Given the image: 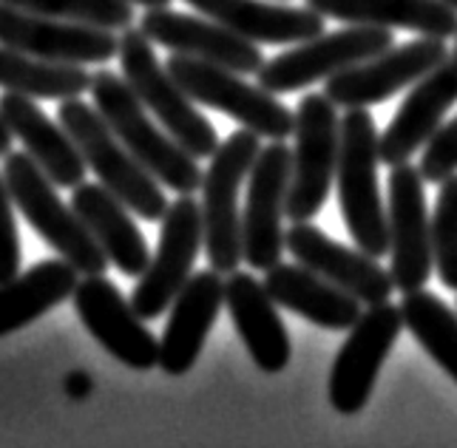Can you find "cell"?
Segmentation results:
<instances>
[{"label":"cell","instance_id":"1","mask_svg":"<svg viewBox=\"0 0 457 448\" xmlns=\"http://www.w3.org/2000/svg\"><path fill=\"white\" fill-rule=\"evenodd\" d=\"M381 162V134L367 108H346L341 117L338 151V211L353 242L381 259L389 253V216L378 185Z\"/></svg>","mask_w":457,"mask_h":448},{"label":"cell","instance_id":"2","mask_svg":"<svg viewBox=\"0 0 457 448\" xmlns=\"http://www.w3.org/2000/svg\"><path fill=\"white\" fill-rule=\"evenodd\" d=\"M91 97L94 108L112 125L122 145L165 187H170L173 194H194L202 187L204 170L199 168V159L187 153L165 128H156V122L148 117L145 103L134 94L129 79L117 71L97 69L91 79Z\"/></svg>","mask_w":457,"mask_h":448},{"label":"cell","instance_id":"3","mask_svg":"<svg viewBox=\"0 0 457 448\" xmlns=\"http://www.w3.org/2000/svg\"><path fill=\"white\" fill-rule=\"evenodd\" d=\"M57 120L77 142L88 170L97 176L100 185H105L143 221H162L170 204L165 199L162 182L122 145L97 108L80 97H69L60 100Z\"/></svg>","mask_w":457,"mask_h":448},{"label":"cell","instance_id":"4","mask_svg":"<svg viewBox=\"0 0 457 448\" xmlns=\"http://www.w3.org/2000/svg\"><path fill=\"white\" fill-rule=\"evenodd\" d=\"M120 71L129 79L134 94L145 103L151 114L162 122L165 131L196 159H211L222 145L216 137V128L194 108L196 103L187 97V91L173 79L168 66L156 60L154 43L139 26L122 29L120 35Z\"/></svg>","mask_w":457,"mask_h":448},{"label":"cell","instance_id":"5","mask_svg":"<svg viewBox=\"0 0 457 448\" xmlns=\"http://www.w3.org/2000/svg\"><path fill=\"white\" fill-rule=\"evenodd\" d=\"M4 159V179L9 185V194L26 221L37 230V236L62 259L71 261L83 276H103L112 261L94 242V236L74 207L57 196L54 182L46 176V170L26 151H12Z\"/></svg>","mask_w":457,"mask_h":448},{"label":"cell","instance_id":"6","mask_svg":"<svg viewBox=\"0 0 457 448\" xmlns=\"http://www.w3.org/2000/svg\"><path fill=\"white\" fill-rule=\"evenodd\" d=\"M259 134L242 128L233 131L211 156V168L202 176V221H204V253L213 270L222 276L233 273L242 259V216L239 190L256 165L262 151Z\"/></svg>","mask_w":457,"mask_h":448},{"label":"cell","instance_id":"7","mask_svg":"<svg viewBox=\"0 0 457 448\" xmlns=\"http://www.w3.org/2000/svg\"><path fill=\"white\" fill-rule=\"evenodd\" d=\"M165 66L194 103L219 111L264 139H287L295 134V111L273 91L245 83L239 71L177 52L168 57Z\"/></svg>","mask_w":457,"mask_h":448},{"label":"cell","instance_id":"8","mask_svg":"<svg viewBox=\"0 0 457 448\" xmlns=\"http://www.w3.org/2000/svg\"><path fill=\"white\" fill-rule=\"evenodd\" d=\"M341 117L327 94H307L295 105V148L287 194V219L310 221L327 204L338 170Z\"/></svg>","mask_w":457,"mask_h":448},{"label":"cell","instance_id":"9","mask_svg":"<svg viewBox=\"0 0 457 448\" xmlns=\"http://www.w3.org/2000/svg\"><path fill=\"white\" fill-rule=\"evenodd\" d=\"M392 46V29L384 26H358L346 23V29L324 31V35L295 43L290 52L278 54L273 60H264L256 71L259 86L273 94L302 91L319 79H327L364 62L375 54L386 52Z\"/></svg>","mask_w":457,"mask_h":448},{"label":"cell","instance_id":"10","mask_svg":"<svg viewBox=\"0 0 457 448\" xmlns=\"http://www.w3.org/2000/svg\"><path fill=\"white\" fill-rule=\"evenodd\" d=\"M204 247V221H202V204L191 194H179L168 204V213L162 216L160 230V247L151 255V264L139 284L131 293V307L154 321L165 310H170L173 298L194 276L196 255Z\"/></svg>","mask_w":457,"mask_h":448},{"label":"cell","instance_id":"11","mask_svg":"<svg viewBox=\"0 0 457 448\" xmlns=\"http://www.w3.org/2000/svg\"><path fill=\"white\" fill-rule=\"evenodd\" d=\"M401 307L389 301L372 303L370 310L361 312V318L350 327L344 346L338 349L333 369H329L327 397L336 411L355 414L367 406L381 366L401 338Z\"/></svg>","mask_w":457,"mask_h":448},{"label":"cell","instance_id":"12","mask_svg":"<svg viewBox=\"0 0 457 448\" xmlns=\"http://www.w3.org/2000/svg\"><path fill=\"white\" fill-rule=\"evenodd\" d=\"M293 173V151L285 139H270V145L262 148L256 165L247 176V202L242 213V259L267 273L281 261L285 253V228L281 219H287V194Z\"/></svg>","mask_w":457,"mask_h":448},{"label":"cell","instance_id":"13","mask_svg":"<svg viewBox=\"0 0 457 448\" xmlns=\"http://www.w3.org/2000/svg\"><path fill=\"white\" fill-rule=\"evenodd\" d=\"M423 182L427 179H423L420 168L409 162L392 165L389 199H386L389 253H392L389 273L392 281H395V290L401 293H412L427 286L435 267L432 219L427 211Z\"/></svg>","mask_w":457,"mask_h":448},{"label":"cell","instance_id":"14","mask_svg":"<svg viewBox=\"0 0 457 448\" xmlns=\"http://www.w3.org/2000/svg\"><path fill=\"white\" fill-rule=\"evenodd\" d=\"M0 46L40 60L103 66L120 54V35L103 26L43 18L0 0Z\"/></svg>","mask_w":457,"mask_h":448},{"label":"cell","instance_id":"15","mask_svg":"<svg viewBox=\"0 0 457 448\" xmlns=\"http://www.w3.org/2000/svg\"><path fill=\"white\" fill-rule=\"evenodd\" d=\"M449 54L444 37H423L389 46L386 52L375 54L364 62L344 69L327 79L324 94L338 108H370L389 100L392 94L412 88L418 79L432 71Z\"/></svg>","mask_w":457,"mask_h":448},{"label":"cell","instance_id":"16","mask_svg":"<svg viewBox=\"0 0 457 448\" xmlns=\"http://www.w3.org/2000/svg\"><path fill=\"white\" fill-rule=\"evenodd\" d=\"M74 310L97 344L129 369L148 372L160 366V338L105 276L80 278L74 290Z\"/></svg>","mask_w":457,"mask_h":448},{"label":"cell","instance_id":"17","mask_svg":"<svg viewBox=\"0 0 457 448\" xmlns=\"http://www.w3.org/2000/svg\"><path fill=\"white\" fill-rule=\"evenodd\" d=\"M285 247L290 255L310 270H315L327 281L355 295L364 307L384 303L395 293V281L386 267L378 264L375 255L364 250H353L333 236H327L310 221H293L285 230Z\"/></svg>","mask_w":457,"mask_h":448},{"label":"cell","instance_id":"18","mask_svg":"<svg viewBox=\"0 0 457 448\" xmlns=\"http://www.w3.org/2000/svg\"><path fill=\"white\" fill-rule=\"evenodd\" d=\"M139 29L151 37V43L165 46V49L187 54L196 60H208L216 66L233 69L239 74H256L264 62L259 43L245 40L228 26L211 18H194V14L173 12L170 6L145 9Z\"/></svg>","mask_w":457,"mask_h":448},{"label":"cell","instance_id":"19","mask_svg":"<svg viewBox=\"0 0 457 448\" xmlns=\"http://www.w3.org/2000/svg\"><path fill=\"white\" fill-rule=\"evenodd\" d=\"M454 103H457V43L406 94L398 114L392 117L386 131L381 134V162L389 168L409 162L415 151L427 145L429 137L444 125L446 111Z\"/></svg>","mask_w":457,"mask_h":448},{"label":"cell","instance_id":"20","mask_svg":"<svg viewBox=\"0 0 457 448\" xmlns=\"http://www.w3.org/2000/svg\"><path fill=\"white\" fill-rule=\"evenodd\" d=\"M225 307V278L219 270H199L173 298L168 324L160 338V366L170 377L194 369L202 346Z\"/></svg>","mask_w":457,"mask_h":448},{"label":"cell","instance_id":"21","mask_svg":"<svg viewBox=\"0 0 457 448\" xmlns=\"http://www.w3.org/2000/svg\"><path fill=\"white\" fill-rule=\"evenodd\" d=\"M225 307L262 372L276 375L290 363V335L278 315V303L253 273L233 270L225 281Z\"/></svg>","mask_w":457,"mask_h":448},{"label":"cell","instance_id":"22","mask_svg":"<svg viewBox=\"0 0 457 448\" xmlns=\"http://www.w3.org/2000/svg\"><path fill=\"white\" fill-rule=\"evenodd\" d=\"M0 117L6 120L14 139L23 142L26 153L46 170L57 187H77L86 179V159L66 128L49 120V114L26 94H0Z\"/></svg>","mask_w":457,"mask_h":448},{"label":"cell","instance_id":"23","mask_svg":"<svg viewBox=\"0 0 457 448\" xmlns=\"http://www.w3.org/2000/svg\"><path fill=\"white\" fill-rule=\"evenodd\" d=\"M264 286L281 310L333 332H350V327L364 312V303L355 295H350L333 281H327L315 270L298 261L273 264L264 273Z\"/></svg>","mask_w":457,"mask_h":448},{"label":"cell","instance_id":"24","mask_svg":"<svg viewBox=\"0 0 457 448\" xmlns=\"http://www.w3.org/2000/svg\"><path fill=\"white\" fill-rule=\"evenodd\" d=\"M204 18L228 26L259 46H293L324 35L327 18L304 6H278L264 0H185Z\"/></svg>","mask_w":457,"mask_h":448},{"label":"cell","instance_id":"25","mask_svg":"<svg viewBox=\"0 0 457 448\" xmlns=\"http://www.w3.org/2000/svg\"><path fill=\"white\" fill-rule=\"evenodd\" d=\"M71 207L122 276L139 278L145 273L151 264L148 242L129 216V207L112 190L100 182H80L74 187Z\"/></svg>","mask_w":457,"mask_h":448},{"label":"cell","instance_id":"26","mask_svg":"<svg viewBox=\"0 0 457 448\" xmlns=\"http://www.w3.org/2000/svg\"><path fill=\"white\" fill-rule=\"evenodd\" d=\"M327 21L406 29L423 37H457V9L446 0H304Z\"/></svg>","mask_w":457,"mask_h":448},{"label":"cell","instance_id":"27","mask_svg":"<svg viewBox=\"0 0 457 448\" xmlns=\"http://www.w3.org/2000/svg\"><path fill=\"white\" fill-rule=\"evenodd\" d=\"M80 276V270L60 255V259L37 261L26 273L0 284V338L37 321L66 298H74Z\"/></svg>","mask_w":457,"mask_h":448},{"label":"cell","instance_id":"28","mask_svg":"<svg viewBox=\"0 0 457 448\" xmlns=\"http://www.w3.org/2000/svg\"><path fill=\"white\" fill-rule=\"evenodd\" d=\"M94 74L80 62H57L0 46V88L35 100H69L91 91Z\"/></svg>","mask_w":457,"mask_h":448},{"label":"cell","instance_id":"29","mask_svg":"<svg viewBox=\"0 0 457 448\" xmlns=\"http://www.w3.org/2000/svg\"><path fill=\"white\" fill-rule=\"evenodd\" d=\"M398 307L403 327L412 332V338L457 383V312L423 286L403 293Z\"/></svg>","mask_w":457,"mask_h":448},{"label":"cell","instance_id":"30","mask_svg":"<svg viewBox=\"0 0 457 448\" xmlns=\"http://www.w3.org/2000/svg\"><path fill=\"white\" fill-rule=\"evenodd\" d=\"M23 12H35L43 18H60L88 26H103L122 31L134 26V4L129 0H6Z\"/></svg>","mask_w":457,"mask_h":448},{"label":"cell","instance_id":"31","mask_svg":"<svg viewBox=\"0 0 457 448\" xmlns=\"http://www.w3.org/2000/svg\"><path fill=\"white\" fill-rule=\"evenodd\" d=\"M432 250L437 278L457 293V173L446 176L437 190L432 216Z\"/></svg>","mask_w":457,"mask_h":448},{"label":"cell","instance_id":"32","mask_svg":"<svg viewBox=\"0 0 457 448\" xmlns=\"http://www.w3.org/2000/svg\"><path fill=\"white\" fill-rule=\"evenodd\" d=\"M420 173L427 182L440 185L446 176L457 173V117L446 125H440L423 145Z\"/></svg>","mask_w":457,"mask_h":448},{"label":"cell","instance_id":"33","mask_svg":"<svg viewBox=\"0 0 457 448\" xmlns=\"http://www.w3.org/2000/svg\"><path fill=\"white\" fill-rule=\"evenodd\" d=\"M12 194L6 179L0 176V284L12 281L21 267V242H18V224L12 213Z\"/></svg>","mask_w":457,"mask_h":448},{"label":"cell","instance_id":"34","mask_svg":"<svg viewBox=\"0 0 457 448\" xmlns=\"http://www.w3.org/2000/svg\"><path fill=\"white\" fill-rule=\"evenodd\" d=\"M66 389H69V394H74V397H86V394L91 392V380H88L86 375H71L69 383H66Z\"/></svg>","mask_w":457,"mask_h":448},{"label":"cell","instance_id":"35","mask_svg":"<svg viewBox=\"0 0 457 448\" xmlns=\"http://www.w3.org/2000/svg\"><path fill=\"white\" fill-rule=\"evenodd\" d=\"M12 139H14V134L9 131V125H6V120L0 117V156H6V153H12Z\"/></svg>","mask_w":457,"mask_h":448},{"label":"cell","instance_id":"36","mask_svg":"<svg viewBox=\"0 0 457 448\" xmlns=\"http://www.w3.org/2000/svg\"><path fill=\"white\" fill-rule=\"evenodd\" d=\"M134 6H143V9H162V6H170V0H129Z\"/></svg>","mask_w":457,"mask_h":448},{"label":"cell","instance_id":"37","mask_svg":"<svg viewBox=\"0 0 457 448\" xmlns=\"http://www.w3.org/2000/svg\"><path fill=\"white\" fill-rule=\"evenodd\" d=\"M446 4H449V6H454V9H457V0H446Z\"/></svg>","mask_w":457,"mask_h":448}]
</instances>
